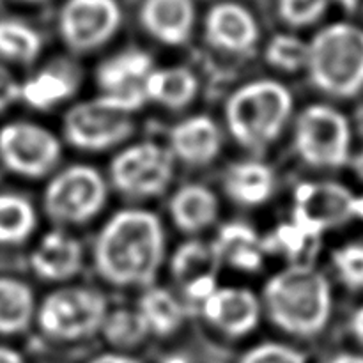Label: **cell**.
<instances>
[{"instance_id":"cell-30","label":"cell","mask_w":363,"mask_h":363,"mask_svg":"<svg viewBox=\"0 0 363 363\" xmlns=\"http://www.w3.org/2000/svg\"><path fill=\"white\" fill-rule=\"evenodd\" d=\"M319 236L307 233L300 225L291 220L289 223H282L277 227L266 240H262L266 252H279L286 255L289 261H294V266H303V259L311 257L318 247Z\"/></svg>"},{"instance_id":"cell-12","label":"cell","mask_w":363,"mask_h":363,"mask_svg":"<svg viewBox=\"0 0 363 363\" xmlns=\"http://www.w3.org/2000/svg\"><path fill=\"white\" fill-rule=\"evenodd\" d=\"M354 195L332 181H305L294 190L293 222L321 238L330 227L353 218Z\"/></svg>"},{"instance_id":"cell-37","label":"cell","mask_w":363,"mask_h":363,"mask_svg":"<svg viewBox=\"0 0 363 363\" xmlns=\"http://www.w3.org/2000/svg\"><path fill=\"white\" fill-rule=\"evenodd\" d=\"M350 330H351V335L354 337V340L363 346V305L360 308H357L354 314L351 315Z\"/></svg>"},{"instance_id":"cell-14","label":"cell","mask_w":363,"mask_h":363,"mask_svg":"<svg viewBox=\"0 0 363 363\" xmlns=\"http://www.w3.org/2000/svg\"><path fill=\"white\" fill-rule=\"evenodd\" d=\"M222 266L215 245L190 240L181 245L172 255L170 272L184 296L195 303H202L218 289V269Z\"/></svg>"},{"instance_id":"cell-17","label":"cell","mask_w":363,"mask_h":363,"mask_svg":"<svg viewBox=\"0 0 363 363\" xmlns=\"http://www.w3.org/2000/svg\"><path fill=\"white\" fill-rule=\"evenodd\" d=\"M174 160L191 167L209 165L222 151V131L209 116H191L177 123L169 133Z\"/></svg>"},{"instance_id":"cell-3","label":"cell","mask_w":363,"mask_h":363,"mask_svg":"<svg viewBox=\"0 0 363 363\" xmlns=\"http://www.w3.org/2000/svg\"><path fill=\"white\" fill-rule=\"evenodd\" d=\"M293 105V94L280 82H248L238 87L225 103L229 133L241 147L266 149L286 130Z\"/></svg>"},{"instance_id":"cell-10","label":"cell","mask_w":363,"mask_h":363,"mask_svg":"<svg viewBox=\"0 0 363 363\" xmlns=\"http://www.w3.org/2000/svg\"><path fill=\"white\" fill-rule=\"evenodd\" d=\"M62 145L46 128L28 121H14L0 128V162L21 177L38 179L60 162Z\"/></svg>"},{"instance_id":"cell-24","label":"cell","mask_w":363,"mask_h":363,"mask_svg":"<svg viewBox=\"0 0 363 363\" xmlns=\"http://www.w3.org/2000/svg\"><path fill=\"white\" fill-rule=\"evenodd\" d=\"M197 92V74L184 66L162 67V69L155 67L145 80L147 101H155L170 110H179L190 105Z\"/></svg>"},{"instance_id":"cell-7","label":"cell","mask_w":363,"mask_h":363,"mask_svg":"<svg viewBox=\"0 0 363 363\" xmlns=\"http://www.w3.org/2000/svg\"><path fill=\"white\" fill-rule=\"evenodd\" d=\"M106 199L108 186L98 170L89 165H71L50 181L43 206L53 222L78 225L94 218Z\"/></svg>"},{"instance_id":"cell-18","label":"cell","mask_w":363,"mask_h":363,"mask_svg":"<svg viewBox=\"0 0 363 363\" xmlns=\"http://www.w3.org/2000/svg\"><path fill=\"white\" fill-rule=\"evenodd\" d=\"M140 23L145 32L162 45H184L194 32V0H144Z\"/></svg>"},{"instance_id":"cell-28","label":"cell","mask_w":363,"mask_h":363,"mask_svg":"<svg viewBox=\"0 0 363 363\" xmlns=\"http://www.w3.org/2000/svg\"><path fill=\"white\" fill-rule=\"evenodd\" d=\"M43 50V39L34 27L16 18L0 20V59L13 64H30Z\"/></svg>"},{"instance_id":"cell-2","label":"cell","mask_w":363,"mask_h":363,"mask_svg":"<svg viewBox=\"0 0 363 363\" xmlns=\"http://www.w3.org/2000/svg\"><path fill=\"white\" fill-rule=\"evenodd\" d=\"M262 308L282 332L314 337L326 328L332 315V286L312 266H291L266 282Z\"/></svg>"},{"instance_id":"cell-27","label":"cell","mask_w":363,"mask_h":363,"mask_svg":"<svg viewBox=\"0 0 363 363\" xmlns=\"http://www.w3.org/2000/svg\"><path fill=\"white\" fill-rule=\"evenodd\" d=\"M38 225V215L23 195L0 194V245H20L30 238Z\"/></svg>"},{"instance_id":"cell-29","label":"cell","mask_w":363,"mask_h":363,"mask_svg":"<svg viewBox=\"0 0 363 363\" xmlns=\"http://www.w3.org/2000/svg\"><path fill=\"white\" fill-rule=\"evenodd\" d=\"M106 342L117 351L126 353L128 350L140 346L151 333L137 308H116L108 311L101 330Z\"/></svg>"},{"instance_id":"cell-5","label":"cell","mask_w":363,"mask_h":363,"mask_svg":"<svg viewBox=\"0 0 363 363\" xmlns=\"http://www.w3.org/2000/svg\"><path fill=\"white\" fill-rule=\"evenodd\" d=\"M108 314L105 294L91 287L69 286L50 293L35 312V321L46 337L77 342L101 330Z\"/></svg>"},{"instance_id":"cell-40","label":"cell","mask_w":363,"mask_h":363,"mask_svg":"<svg viewBox=\"0 0 363 363\" xmlns=\"http://www.w3.org/2000/svg\"><path fill=\"white\" fill-rule=\"evenodd\" d=\"M340 6L353 14H363V0H339Z\"/></svg>"},{"instance_id":"cell-9","label":"cell","mask_w":363,"mask_h":363,"mask_svg":"<svg viewBox=\"0 0 363 363\" xmlns=\"http://www.w3.org/2000/svg\"><path fill=\"white\" fill-rule=\"evenodd\" d=\"M174 167V156L169 149L156 142H137L112 160L110 181L128 197H158L172 183Z\"/></svg>"},{"instance_id":"cell-11","label":"cell","mask_w":363,"mask_h":363,"mask_svg":"<svg viewBox=\"0 0 363 363\" xmlns=\"http://www.w3.org/2000/svg\"><path fill=\"white\" fill-rule=\"evenodd\" d=\"M121 21L117 0H67L59 14V32L67 48L87 53L106 45Z\"/></svg>"},{"instance_id":"cell-36","label":"cell","mask_w":363,"mask_h":363,"mask_svg":"<svg viewBox=\"0 0 363 363\" xmlns=\"http://www.w3.org/2000/svg\"><path fill=\"white\" fill-rule=\"evenodd\" d=\"M87 363H142L138 358L131 357V354L123 353V351H110V353H103L94 357Z\"/></svg>"},{"instance_id":"cell-35","label":"cell","mask_w":363,"mask_h":363,"mask_svg":"<svg viewBox=\"0 0 363 363\" xmlns=\"http://www.w3.org/2000/svg\"><path fill=\"white\" fill-rule=\"evenodd\" d=\"M20 89L21 84H18L13 73L0 64V113L6 112L13 103L20 99Z\"/></svg>"},{"instance_id":"cell-23","label":"cell","mask_w":363,"mask_h":363,"mask_svg":"<svg viewBox=\"0 0 363 363\" xmlns=\"http://www.w3.org/2000/svg\"><path fill=\"white\" fill-rule=\"evenodd\" d=\"M77 73L69 66L53 64L21 84L20 99L38 110L53 108L77 91Z\"/></svg>"},{"instance_id":"cell-33","label":"cell","mask_w":363,"mask_h":363,"mask_svg":"<svg viewBox=\"0 0 363 363\" xmlns=\"http://www.w3.org/2000/svg\"><path fill=\"white\" fill-rule=\"evenodd\" d=\"M330 0H279V14L291 27H307L325 14Z\"/></svg>"},{"instance_id":"cell-41","label":"cell","mask_w":363,"mask_h":363,"mask_svg":"<svg viewBox=\"0 0 363 363\" xmlns=\"http://www.w3.org/2000/svg\"><path fill=\"white\" fill-rule=\"evenodd\" d=\"M353 218H360V220H363V195H362V197H357V195H354V202H353Z\"/></svg>"},{"instance_id":"cell-39","label":"cell","mask_w":363,"mask_h":363,"mask_svg":"<svg viewBox=\"0 0 363 363\" xmlns=\"http://www.w3.org/2000/svg\"><path fill=\"white\" fill-rule=\"evenodd\" d=\"M326 363H363V354L357 353H339L330 358Z\"/></svg>"},{"instance_id":"cell-25","label":"cell","mask_w":363,"mask_h":363,"mask_svg":"<svg viewBox=\"0 0 363 363\" xmlns=\"http://www.w3.org/2000/svg\"><path fill=\"white\" fill-rule=\"evenodd\" d=\"M38 305L27 282L0 277V335L23 333L35 319Z\"/></svg>"},{"instance_id":"cell-31","label":"cell","mask_w":363,"mask_h":363,"mask_svg":"<svg viewBox=\"0 0 363 363\" xmlns=\"http://www.w3.org/2000/svg\"><path fill=\"white\" fill-rule=\"evenodd\" d=\"M268 64L284 73H296L307 67L308 43L293 34H275L264 50Z\"/></svg>"},{"instance_id":"cell-38","label":"cell","mask_w":363,"mask_h":363,"mask_svg":"<svg viewBox=\"0 0 363 363\" xmlns=\"http://www.w3.org/2000/svg\"><path fill=\"white\" fill-rule=\"evenodd\" d=\"M0 363H25V360L13 347L0 346Z\"/></svg>"},{"instance_id":"cell-43","label":"cell","mask_w":363,"mask_h":363,"mask_svg":"<svg viewBox=\"0 0 363 363\" xmlns=\"http://www.w3.org/2000/svg\"><path fill=\"white\" fill-rule=\"evenodd\" d=\"M163 363H190L188 362V358L181 357V354H172V357H167Z\"/></svg>"},{"instance_id":"cell-44","label":"cell","mask_w":363,"mask_h":363,"mask_svg":"<svg viewBox=\"0 0 363 363\" xmlns=\"http://www.w3.org/2000/svg\"><path fill=\"white\" fill-rule=\"evenodd\" d=\"M20 2H30V4H34V2H43V0H20Z\"/></svg>"},{"instance_id":"cell-8","label":"cell","mask_w":363,"mask_h":363,"mask_svg":"<svg viewBox=\"0 0 363 363\" xmlns=\"http://www.w3.org/2000/svg\"><path fill=\"white\" fill-rule=\"evenodd\" d=\"M135 124L131 113L101 94L78 103L64 117V137L82 151H105L126 140Z\"/></svg>"},{"instance_id":"cell-16","label":"cell","mask_w":363,"mask_h":363,"mask_svg":"<svg viewBox=\"0 0 363 363\" xmlns=\"http://www.w3.org/2000/svg\"><path fill=\"white\" fill-rule=\"evenodd\" d=\"M204 35L213 48L225 53H250L261 39L254 14L236 2H218L209 9Z\"/></svg>"},{"instance_id":"cell-22","label":"cell","mask_w":363,"mask_h":363,"mask_svg":"<svg viewBox=\"0 0 363 363\" xmlns=\"http://www.w3.org/2000/svg\"><path fill=\"white\" fill-rule=\"evenodd\" d=\"M220 261L240 272H257L264 262V245L259 234L245 222L223 223L213 241Z\"/></svg>"},{"instance_id":"cell-15","label":"cell","mask_w":363,"mask_h":363,"mask_svg":"<svg viewBox=\"0 0 363 363\" xmlns=\"http://www.w3.org/2000/svg\"><path fill=\"white\" fill-rule=\"evenodd\" d=\"M206 321L227 337H245L261 321L262 303L250 289L218 287L202 301Z\"/></svg>"},{"instance_id":"cell-21","label":"cell","mask_w":363,"mask_h":363,"mask_svg":"<svg viewBox=\"0 0 363 363\" xmlns=\"http://www.w3.org/2000/svg\"><path fill=\"white\" fill-rule=\"evenodd\" d=\"M223 184L234 202L245 208H255L268 202L275 194L277 176L268 163L245 160L229 167Z\"/></svg>"},{"instance_id":"cell-6","label":"cell","mask_w":363,"mask_h":363,"mask_svg":"<svg viewBox=\"0 0 363 363\" xmlns=\"http://www.w3.org/2000/svg\"><path fill=\"white\" fill-rule=\"evenodd\" d=\"M350 119L330 105L307 106L294 124V151L314 169H340L351 158Z\"/></svg>"},{"instance_id":"cell-4","label":"cell","mask_w":363,"mask_h":363,"mask_svg":"<svg viewBox=\"0 0 363 363\" xmlns=\"http://www.w3.org/2000/svg\"><path fill=\"white\" fill-rule=\"evenodd\" d=\"M307 73L325 94L350 99L363 91V28L333 23L308 41Z\"/></svg>"},{"instance_id":"cell-26","label":"cell","mask_w":363,"mask_h":363,"mask_svg":"<svg viewBox=\"0 0 363 363\" xmlns=\"http://www.w3.org/2000/svg\"><path fill=\"white\" fill-rule=\"evenodd\" d=\"M137 311L144 319L149 333L156 337L172 335L184 323L183 305L176 294L165 287H145L138 300Z\"/></svg>"},{"instance_id":"cell-19","label":"cell","mask_w":363,"mask_h":363,"mask_svg":"<svg viewBox=\"0 0 363 363\" xmlns=\"http://www.w3.org/2000/svg\"><path fill=\"white\" fill-rule=\"evenodd\" d=\"M84 250L77 238L64 230H50L30 254V268L41 280L64 282L77 275Z\"/></svg>"},{"instance_id":"cell-34","label":"cell","mask_w":363,"mask_h":363,"mask_svg":"<svg viewBox=\"0 0 363 363\" xmlns=\"http://www.w3.org/2000/svg\"><path fill=\"white\" fill-rule=\"evenodd\" d=\"M238 363H307V357L287 344L262 342L248 350Z\"/></svg>"},{"instance_id":"cell-32","label":"cell","mask_w":363,"mask_h":363,"mask_svg":"<svg viewBox=\"0 0 363 363\" xmlns=\"http://www.w3.org/2000/svg\"><path fill=\"white\" fill-rule=\"evenodd\" d=\"M332 262L344 286L354 291L363 289V243H350L337 248Z\"/></svg>"},{"instance_id":"cell-1","label":"cell","mask_w":363,"mask_h":363,"mask_svg":"<svg viewBox=\"0 0 363 363\" xmlns=\"http://www.w3.org/2000/svg\"><path fill=\"white\" fill-rule=\"evenodd\" d=\"M165 255L162 222L147 209H123L110 216L94 243V266L116 287H149Z\"/></svg>"},{"instance_id":"cell-13","label":"cell","mask_w":363,"mask_h":363,"mask_svg":"<svg viewBox=\"0 0 363 363\" xmlns=\"http://www.w3.org/2000/svg\"><path fill=\"white\" fill-rule=\"evenodd\" d=\"M155 69L152 57L138 48L124 50L103 60L96 71L101 94L112 98L130 113L137 112L147 101L145 80Z\"/></svg>"},{"instance_id":"cell-20","label":"cell","mask_w":363,"mask_h":363,"mask_svg":"<svg viewBox=\"0 0 363 363\" xmlns=\"http://www.w3.org/2000/svg\"><path fill=\"white\" fill-rule=\"evenodd\" d=\"M220 202L215 191L199 183H188L172 195L169 213L174 225L186 234H197L213 225Z\"/></svg>"},{"instance_id":"cell-42","label":"cell","mask_w":363,"mask_h":363,"mask_svg":"<svg viewBox=\"0 0 363 363\" xmlns=\"http://www.w3.org/2000/svg\"><path fill=\"white\" fill-rule=\"evenodd\" d=\"M353 167H354V172H357V176L360 177V181H363V149L358 152L357 156H354Z\"/></svg>"}]
</instances>
